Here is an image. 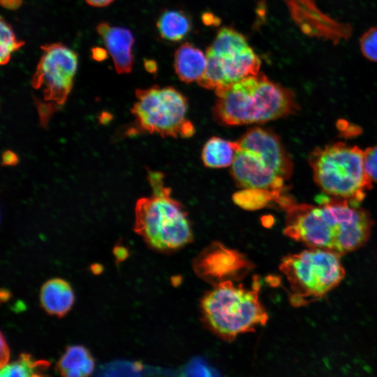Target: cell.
I'll return each mask as SVG.
<instances>
[{
	"instance_id": "e0dca14e",
	"label": "cell",
	"mask_w": 377,
	"mask_h": 377,
	"mask_svg": "<svg viewBox=\"0 0 377 377\" xmlns=\"http://www.w3.org/2000/svg\"><path fill=\"white\" fill-rule=\"evenodd\" d=\"M156 27L161 37L164 40L179 42L191 32L192 22L184 11L167 10L159 16Z\"/></svg>"
},
{
	"instance_id": "3957f363",
	"label": "cell",
	"mask_w": 377,
	"mask_h": 377,
	"mask_svg": "<svg viewBox=\"0 0 377 377\" xmlns=\"http://www.w3.org/2000/svg\"><path fill=\"white\" fill-rule=\"evenodd\" d=\"M231 175L242 188H259L286 195L293 164L280 138L260 127L249 129L235 141Z\"/></svg>"
},
{
	"instance_id": "484cf974",
	"label": "cell",
	"mask_w": 377,
	"mask_h": 377,
	"mask_svg": "<svg viewBox=\"0 0 377 377\" xmlns=\"http://www.w3.org/2000/svg\"><path fill=\"white\" fill-rule=\"evenodd\" d=\"M0 2L5 8L13 10L21 6L22 0H0Z\"/></svg>"
},
{
	"instance_id": "6da1fadb",
	"label": "cell",
	"mask_w": 377,
	"mask_h": 377,
	"mask_svg": "<svg viewBox=\"0 0 377 377\" xmlns=\"http://www.w3.org/2000/svg\"><path fill=\"white\" fill-rule=\"evenodd\" d=\"M325 194L314 206L295 202L286 209L285 235L310 249H330L340 255L353 251L368 240L373 220L359 204Z\"/></svg>"
},
{
	"instance_id": "52a82bcc",
	"label": "cell",
	"mask_w": 377,
	"mask_h": 377,
	"mask_svg": "<svg viewBox=\"0 0 377 377\" xmlns=\"http://www.w3.org/2000/svg\"><path fill=\"white\" fill-rule=\"evenodd\" d=\"M207 65L198 84L215 91L259 73L261 61L245 36L231 27L220 29L207 49Z\"/></svg>"
},
{
	"instance_id": "30bf717a",
	"label": "cell",
	"mask_w": 377,
	"mask_h": 377,
	"mask_svg": "<svg viewBox=\"0 0 377 377\" xmlns=\"http://www.w3.org/2000/svg\"><path fill=\"white\" fill-rule=\"evenodd\" d=\"M43 54L31 79V86L41 89L43 100L36 101L40 120L46 126L50 115L66 101L77 72L76 52L61 43L42 45Z\"/></svg>"
},
{
	"instance_id": "44dd1931",
	"label": "cell",
	"mask_w": 377,
	"mask_h": 377,
	"mask_svg": "<svg viewBox=\"0 0 377 377\" xmlns=\"http://www.w3.org/2000/svg\"><path fill=\"white\" fill-rule=\"evenodd\" d=\"M360 46L363 56L377 62V27H371L362 36Z\"/></svg>"
},
{
	"instance_id": "7402d4cb",
	"label": "cell",
	"mask_w": 377,
	"mask_h": 377,
	"mask_svg": "<svg viewBox=\"0 0 377 377\" xmlns=\"http://www.w3.org/2000/svg\"><path fill=\"white\" fill-rule=\"evenodd\" d=\"M364 170L372 182H377V146L364 151Z\"/></svg>"
},
{
	"instance_id": "7a4b0ae2",
	"label": "cell",
	"mask_w": 377,
	"mask_h": 377,
	"mask_svg": "<svg viewBox=\"0 0 377 377\" xmlns=\"http://www.w3.org/2000/svg\"><path fill=\"white\" fill-rule=\"evenodd\" d=\"M213 114L229 126L265 123L296 113L294 92L270 80L264 73L247 77L215 91Z\"/></svg>"
},
{
	"instance_id": "9a60e30c",
	"label": "cell",
	"mask_w": 377,
	"mask_h": 377,
	"mask_svg": "<svg viewBox=\"0 0 377 377\" xmlns=\"http://www.w3.org/2000/svg\"><path fill=\"white\" fill-rule=\"evenodd\" d=\"M94 358L88 349L81 345L68 346L57 364V370L63 376L83 377L94 369Z\"/></svg>"
},
{
	"instance_id": "277c9868",
	"label": "cell",
	"mask_w": 377,
	"mask_h": 377,
	"mask_svg": "<svg viewBox=\"0 0 377 377\" xmlns=\"http://www.w3.org/2000/svg\"><path fill=\"white\" fill-rule=\"evenodd\" d=\"M152 195L138 200L135 207L134 230L151 248L176 250L191 243L193 230L184 207L170 196L163 175L149 171Z\"/></svg>"
},
{
	"instance_id": "ffe728a7",
	"label": "cell",
	"mask_w": 377,
	"mask_h": 377,
	"mask_svg": "<svg viewBox=\"0 0 377 377\" xmlns=\"http://www.w3.org/2000/svg\"><path fill=\"white\" fill-rule=\"evenodd\" d=\"M0 27V64L5 65L10 61L11 53L23 46L24 41L16 38L12 26L3 17L1 18Z\"/></svg>"
},
{
	"instance_id": "603a6c76",
	"label": "cell",
	"mask_w": 377,
	"mask_h": 377,
	"mask_svg": "<svg viewBox=\"0 0 377 377\" xmlns=\"http://www.w3.org/2000/svg\"><path fill=\"white\" fill-rule=\"evenodd\" d=\"M0 345V367L1 368L8 363L10 357V349L2 333L1 334Z\"/></svg>"
},
{
	"instance_id": "5b68a950",
	"label": "cell",
	"mask_w": 377,
	"mask_h": 377,
	"mask_svg": "<svg viewBox=\"0 0 377 377\" xmlns=\"http://www.w3.org/2000/svg\"><path fill=\"white\" fill-rule=\"evenodd\" d=\"M260 288L258 279L252 289L242 284L235 286L230 281L214 286L201 300L204 321L212 332L228 341L239 334L254 332L268 320L267 312L259 300Z\"/></svg>"
},
{
	"instance_id": "2e32d148",
	"label": "cell",
	"mask_w": 377,
	"mask_h": 377,
	"mask_svg": "<svg viewBox=\"0 0 377 377\" xmlns=\"http://www.w3.org/2000/svg\"><path fill=\"white\" fill-rule=\"evenodd\" d=\"M232 200L239 207L246 210H257L276 202L286 209L294 200L287 195H280L270 190L259 188H244L235 193Z\"/></svg>"
},
{
	"instance_id": "d4e9b609",
	"label": "cell",
	"mask_w": 377,
	"mask_h": 377,
	"mask_svg": "<svg viewBox=\"0 0 377 377\" xmlns=\"http://www.w3.org/2000/svg\"><path fill=\"white\" fill-rule=\"evenodd\" d=\"M91 52L93 59L98 61H103L107 57L108 51L106 49L96 47L92 48Z\"/></svg>"
},
{
	"instance_id": "f1b7e54d",
	"label": "cell",
	"mask_w": 377,
	"mask_h": 377,
	"mask_svg": "<svg viewBox=\"0 0 377 377\" xmlns=\"http://www.w3.org/2000/svg\"><path fill=\"white\" fill-rule=\"evenodd\" d=\"M145 66L146 70L150 73H154L156 71V65L154 61H151V60L145 61Z\"/></svg>"
},
{
	"instance_id": "8992f818",
	"label": "cell",
	"mask_w": 377,
	"mask_h": 377,
	"mask_svg": "<svg viewBox=\"0 0 377 377\" xmlns=\"http://www.w3.org/2000/svg\"><path fill=\"white\" fill-rule=\"evenodd\" d=\"M314 181L330 195L360 204L372 186L364 151L342 142L316 148L309 156Z\"/></svg>"
},
{
	"instance_id": "4316f807",
	"label": "cell",
	"mask_w": 377,
	"mask_h": 377,
	"mask_svg": "<svg viewBox=\"0 0 377 377\" xmlns=\"http://www.w3.org/2000/svg\"><path fill=\"white\" fill-rule=\"evenodd\" d=\"M89 5L93 7H105L110 4L114 0H84Z\"/></svg>"
},
{
	"instance_id": "cb8c5ba5",
	"label": "cell",
	"mask_w": 377,
	"mask_h": 377,
	"mask_svg": "<svg viewBox=\"0 0 377 377\" xmlns=\"http://www.w3.org/2000/svg\"><path fill=\"white\" fill-rule=\"evenodd\" d=\"M17 163V155L10 151L8 150L5 151L3 154V165H15Z\"/></svg>"
},
{
	"instance_id": "8fae6325",
	"label": "cell",
	"mask_w": 377,
	"mask_h": 377,
	"mask_svg": "<svg viewBox=\"0 0 377 377\" xmlns=\"http://www.w3.org/2000/svg\"><path fill=\"white\" fill-rule=\"evenodd\" d=\"M253 267L244 254L219 242L202 249L193 262L195 274L213 286L225 281H240Z\"/></svg>"
},
{
	"instance_id": "7c38bea8",
	"label": "cell",
	"mask_w": 377,
	"mask_h": 377,
	"mask_svg": "<svg viewBox=\"0 0 377 377\" xmlns=\"http://www.w3.org/2000/svg\"><path fill=\"white\" fill-rule=\"evenodd\" d=\"M96 31L112 57L117 73H131L133 65L132 47L135 42L131 31L124 27L111 26L104 22L96 27Z\"/></svg>"
},
{
	"instance_id": "d6986e66",
	"label": "cell",
	"mask_w": 377,
	"mask_h": 377,
	"mask_svg": "<svg viewBox=\"0 0 377 377\" xmlns=\"http://www.w3.org/2000/svg\"><path fill=\"white\" fill-rule=\"evenodd\" d=\"M49 366L50 362L46 360H35L31 355L22 353L16 361L1 368L0 376H42Z\"/></svg>"
},
{
	"instance_id": "4fadbf2b",
	"label": "cell",
	"mask_w": 377,
	"mask_h": 377,
	"mask_svg": "<svg viewBox=\"0 0 377 377\" xmlns=\"http://www.w3.org/2000/svg\"><path fill=\"white\" fill-rule=\"evenodd\" d=\"M75 300L72 287L60 278L49 279L40 290V303L49 314L62 317L71 309Z\"/></svg>"
},
{
	"instance_id": "9c48e42d",
	"label": "cell",
	"mask_w": 377,
	"mask_h": 377,
	"mask_svg": "<svg viewBox=\"0 0 377 377\" xmlns=\"http://www.w3.org/2000/svg\"><path fill=\"white\" fill-rule=\"evenodd\" d=\"M135 96L131 112L139 131L172 138L194 134L193 125L186 118L187 100L174 87L154 85L138 89Z\"/></svg>"
},
{
	"instance_id": "83f0119b",
	"label": "cell",
	"mask_w": 377,
	"mask_h": 377,
	"mask_svg": "<svg viewBox=\"0 0 377 377\" xmlns=\"http://www.w3.org/2000/svg\"><path fill=\"white\" fill-rule=\"evenodd\" d=\"M114 255L117 259L123 260L127 256V251L122 246H117L114 249Z\"/></svg>"
},
{
	"instance_id": "5bb4252c",
	"label": "cell",
	"mask_w": 377,
	"mask_h": 377,
	"mask_svg": "<svg viewBox=\"0 0 377 377\" xmlns=\"http://www.w3.org/2000/svg\"><path fill=\"white\" fill-rule=\"evenodd\" d=\"M207 65V55L191 43L182 44L175 52V71L185 83L198 82L203 76Z\"/></svg>"
},
{
	"instance_id": "ba28073f",
	"label": "cell",
	"mask_w": 377,
	"mask_h": 377,
	"mask_svg": "<svg viewBox=\"0 0 377 377\" xmlns=\"http://www.w3.org/2000/svg\"><path fill=\"white\" fill-rule=\"evenodd\" d=\"M340 256L330 249H311L281 260L279 269L294 293L293 304L305 303L306 297H322L341 281L345 271Z\"/></svg>"
},
{
	"instance_id": "ac0fdd59",
	"label": "cell",
	"mask_w": 377,
	"mask_h": 377,
	"mask_svg": "<svg viewBox=\"0 0 377 377\" xmlns=\"http://www.w3.org/2000/svg\"><path fill=\"white\" fill-rule=\"evenodd\" d=\"M235 141L212 137L205 144L201 157L205 165L212 168L231 166L235 159Z\"/></svg>"
}]
</instances>
